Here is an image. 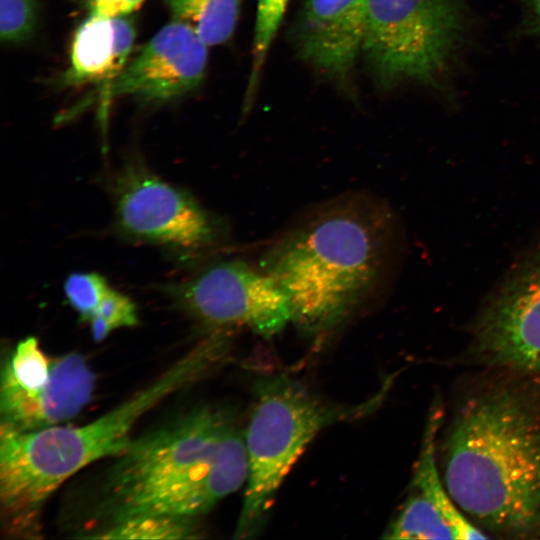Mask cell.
<instances>
[{
    "instance_id": "cell-3",
    "label": "cell",
    "mask_w": 540,
    "mask_h": 540,
    "mask_svg": "<svg viewBox=\"0 0 540 540\" xmlns=\"http://www.w3.org/2000/svg\"><path fill=\"white\" fill-rule=\"evenodd\" d=\"M444 483L465 514L496 532H540V415L518 392L469 399L445 445Z\"/></svg>"
},
{
    "instance_id": "cell-9",
    "label": "cell",
    "mask_w": 540,
    "mask_h": 540,
    "mask_svg": "<svg viewBox=\"0 0 540 540\" xmlns=\"http://www.w3.org/2000/svg\"><path fill=\"white\" fill-rule=\"evenodd\" d=\"M475 348L490 365L540 375V252L489 303L477 324Z\"/></svg>"
},
{
    "instance_id": "cell-18",
    "label": "cell",
    "mask_w": 540,
    "mask_h": 540,
    "mask_svg": "<svg viewBox=\"0 0 540 540\" xmlns=\"http://www.w3.org/2000/svg\"><path fill=\"white\" fill-rule=\"evenodd\" d=\"M289 0H258L253 39L249 87L257 82L269 48L275 38Z\"/></svg>"
},
{
    "instance_id": "cell-8",
    "label": "cell",
    "mask_w": 540,
    "mask_h": 540,
    "mask_svg": "<svg viewBox=\"0 0 540 540\" xmlns=\"http://www.w3.org/2000/svg\"><path fill=\"white\" fill-rule=\"evenodd\" d=\"M115 216L129 237L196 252L213 245L218 228L190 195L137 162L126 164L113 181Z\"/></svg>"
},
{
    "instance_id": "cell-1",
    "label": "cell",
    "mask_w": 540,
    "mask_h": 540,
    "mask_svg": "<svg viewBox=\"0 0 540 540\" xmlns=\"http://www.w3.org/2000/svg\"><path fill=\"white\" fill-rule=\"evenodd\" d=\"M393 219L375 198L350 195L322 204L287 229L260 268L289 300L304 332L340 325L383 284L392 254Z\"/></svg>"
},
{
    "instance_id": "cell-23",
    "label": "cell",
    "mask_w": 540,
    "mask_h": 540,
    "mask_svg": "<svg viewBox=\"0 0 540 540\" xmlns=\"http://www.w3.org/2000/svg\"><path fill=\"white\" fill-rule=\"evenodd\" d=\"M534 27L540 32V0H528Z\"/></svg>"
},
{
    "instance_id": "cell-12",
    "label": "cell",
    "mask_w": 540,
    "mask_h": 540,
    "mask_svg": "<svg viewBox=\"0 0 540 540\" xmlns=\"http://www.w3.org/2000/svg\"><path fill=\"white\" fill-rule=\"evenodd\" d=\"M94 384L95 374L82 355L53 358L50 376L39 388L0 387V429L28 432L58 426L90 402Z\"/></svg>"
},
{
    "instance_id": "cell-10",
    "label": "cell",
    "mask_w": 540,
    "mask_h": 540,
    "mask_svg": "<svg viewBox=\"0 0 540 540\" xmlns=\"http://www.w3.org/2000/svg\"><path fill=\"white\" fill-rule=\"evenodd\" d=\"M208 46L185 23L163 26L107 85L111 96L166 102L195 90L206 72Z\"/></svg>"
},
{
    "instance_id": "cell-15",
    "label": "cell",
    "mask_w": 540,
    "mask_h": 540,
    "mask_svg": "<svg viewBox=\"0 0 540 540\" xmlns=\"http://www.w3.org/2000/svg\"><path fill=\"white\" fill-rule=\"evenodd\" d=\"M173 20L192 28L208 46L228 41L238 21L241 0H163Z\"/></svg>"
},
{
    "instance_id": "cell-20",
    "label": "cell",
    "mask_w": 540,
    "mask_h": 540,
    "mask_svg": "<svg viewBox=\"0 0 540 540\" xmlns=\"http://www.w3.org/2000/svg\"><path fill=\"white\" fill-rule=\"evenodd\" d=\"M110 288L95 272L72 273L64 282L65 296L82 321H89Z\"/></svg>"
},
{
    "instance_id": "cell-17",
    "label": "cell",
    "mask_w": 540,
    "mask_h": 540,
    "mask_svg": "<svg viewBox=\"0 0 540 540\" xmlns=\"http://www.w3.org/2000/svg\"><path fill=\"white\" fill-rule=\"evenodd\" d=\"M193 520L163 516L130 518L112 524L92 538L102 539H184L194 538Z\"/></svg>"
},
{
    "instance_id": "cell-2",
    "label": "cell",
    "mask_w": 540,
    "mask_h": 540,
    "mask_svg": "<svg viewBox=\"0 0 540 540\" xmlns=\"http://www.w3.org/2000/svg\"><path fill=\"white\" fill-rule=\"evenodd\" d=\"M99 510L106 525L143 516L193 520L246 484L244 435L229 414L200 408L137 439L116 457Z\"/></svg>"
},
{
    "instance_id": "cell-21",
    "label": "cell",
    "mask_w": 540,
    "mask_h": 540,
    "mask_svg": "<svg viewBox=\"0 0 540 540\" xmlns=\"http://www.w3.org/2000/svg\"><path fill=\"white\" fill-rule=\"evenodd\" d=\"M37 23V0H0V37L3 43L27 40Z\"/></svg>"
},
{
    "instance_id": "cell-19",
    "label": "cell",
    "mask_w": 540,
    "mask_h": 540,
    "mask_svg": "<svg viewBox=\"0 0 540 540\" xmlns=\"http://www.w3.org/2000/svg\"><path fill=\"white\" fill-rule=\"evenodd\" d=\"M88 322L93 339L101 341L117 328L135 326L136 306L126 295L110 288Z\"/></svg>"
},
{
    "instance_id": "cell-22",
    "label": "cell",
    "mask_w": 540,
    "mask_h": 540,
    "mask_svg": "<svg viewBox=\"0 0 540 540\" xmlns=\"http://www.w3.org/2000/svg\"><path fill=\"white\" fill-rule=\"evenodd\" d=\"M145 0H86L89 15L124 17L136 11Z\"/></svg>"
},
{
    "instance_id": "cell-4",
    "label": "cell",
    "mask_w": 540,
    "mask_h": 540,
    "mask_svg": "<svg viewBox=\"0 0 540 540\" xmlns=\"http://www.w3.org/2000/svg\"><path fill=\"white\" fill-rule=\"evenodd\" d=\"M226 349L224 333L214 331L153 382L85 425L0 429V505L7 531L22 536L37 532L43 504L63 482L92 462L120 454L144 414L200 379Z\"/></svg>"
},
{
    "instance_id": "cell-11",
    "label": "cell",
    "mask_w": 540,
    "mask_h": 540,
    "mask_svg": "<svg viewBox=\"0 0 540 540\" xmlns=\"http://www.w3.org/2000/svg\"><path fill=\"white\" fill-rule=\"evenodd\" d=\"M442 420L441 407H434L425 425L407 498L384 538L468 540L488 537L467 519L440 479L436 436Z\"/></svg>"
},
{
    "instance_id": "cell-6",
    "label": "cell",
    "mask_w": 540,
    "mask_h": 540,
    "mask_svg": "<svg viewBox=\"0 0 540 540\" xmlns=\"http://www.w3.org/2000/svg\"><path fill=\"white\" fill-rule=\"evenodd\" d=\"M459 0H367L362 53L383 86L438 83L462 44Z\"/></svg>"
},
{
    "instance_id": "cell-7",
    "label": "cell",
    "mask_w": 540,
    "mask_h": 540,
    "mask_svg": "<svg viewBox=\"0 0 540 540\" xmlns=\"http://www.w3.org/2000/svg\"><path fill=\"white\" fill-rule=\"evenodd\" d=\"M168 292L179 308L213 330L246 327L270 338L292 322L289 300L276 281L242 261L214 264Z\"/></svg>"
},
{
    "instance_id": "cell-5",
    "label": "cell",
    "mask_w": 540,
    "mask_h": 540,
    "mask_svg": "<svg viewBox=\"0 0 540 540\" xmlns=\"http://www.w3.org/2000/svg\"><path fill=\"white\" fill-rule=\"evenodd\" d=\"M255 391L244 433L248 477L235 538L251 537L262 527L286 475L320 431L373 410L380 398L331 405L284 375L264 378Z\"/></svg>"
},
{
    "instance_id": "cell-16",
    "label": "cell",
    "mask_w": 540,
    "mask_h": 540,
    "mask_svg": "<svg viewBox=\"0 0 540 540\" xmlns=\"http://www.w3.org/2000/svg\"><path fill=\"white\" fill-rule=\"evenodd\" d=\"M51 359L41 350L37 338L20 341L8 356L1 371L0 387L31 391L46 383L50 376Z\"/></svg>"
},
{
    "instance_id": "cell-13",
    "label": "cell",
    "mask_w": 540,
    "mask_h": 540,
    "mask_svg": "<svg viewBox=\"0 0 540 540\" xmlns=\"http://www.w3.org/2000/svg\"><path fill=\"white\" fill-rule=\"evenodd\" d=\"M367 0H306L299 26L304 59L330 76H344L362 52Z\"/></svg>"
},
{
    "instance_id": "cell-14",
    "label": "cell",
    "mask_w": 540,
    "mask_h": 540,
    "mask_svg": "<svg viewBox=\"0 0 540 540\" xmlns=\"http://www.w3.org/2000/svg\"><path fill=\"white\" fill-rule=\"evenodd\" d=\"M135 37V26L128 16L89 15L73 36L65 82L109 84L127 65Z\"/></svg>"
}]
</instances>
